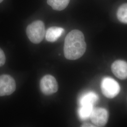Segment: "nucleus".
<instances>
[{
    "label": "nucleus",
    "mask_w": 127,
    "mask_h": 127,
    "mask_svg": "<svg viewBox=\"0 0 127 127\" xmlns=\"http://www.w3.org/2000/svg\"><path fill=\"white\" fill-rule=\"evenodd\" d=\"M93 106V105H81L78 111L79 117L82 120L90 118L91 113L94 109Z\"/></svg>",
    "instance_id": "nucleus-11"
},
{
    "label": "nucleus",
    "mask_w": 127,
    "mask_h": 127,
    "mask_svg": "<svg viewBox=\"0 0 127 127\" xmlns=\"http://www.w3.org/2000/svg\"><path fill=\"white\" fill-rule=\"evenodd\" d=\"M16 84L11 76L3 74L0 76V96L9 95L16 90Z\"/></svg>",
    "instance_id": "nucleus-5"
},
{
    "label": "nucleus",
    "mask_w": 127,
    "mask_h": 127,
    "mask_svg": "<svg viewBox=\"0 0 127 127\" xmlns=\"http://www.w3.org/2000/svg\"><path fill=\"white\" fill-rule=\"evenodd\" d=\"M112 71L115 76L121 80L127 78V63L123 60H116L112 64Z\"/></svg>",
    "instance_id": "nucleus-7"
},
{
    "label": "nucleus",
    "mask_w": 127,
    "mask_h": 127,
    "mask_svg": "<svg viewBox=\"0 0 127 127\" xmlns=\"http://www.w3.org/2000/svg\"><path fill=\"white\" fill-rule=\"evenodd\" d=\"M3 0H0V2H1Z\"/></svg>",
    "instance_id": "nucleus-15"
},
{
    "label": "nucleus",
    "mask_w": 127,
    "mask_h": 127,
    "mask_svg": "<svg viewBox=\"0 0 127 127\" xmlns=\"http://www.w3.org/2000/svg\"><path fill=\"white\" fill-rule=\"evenodd\" d=\"M64 32V29L62 27H50L46 32V39L49 42H55L61 36Z\"/></svg>",
    "instance_id": "nucleus-8"
},
{
    "label": "nucleus",
    "mask_w": 127,
    "mask_h": 127,
    "mask_svg": "<svg viewBox=\"0 0 127 127\" xmlns=\"http://www.w3.org/2000/svg\"><path fill=\"white\" fill-rule=\"evenodd\" d=\"M91 121L95 127H104L108 119V113L103 108H94L90 116Z\"/></svg>",
    "instance_id": "nucleus-6"
},
{
    "label": "nucleus",
    "mask_w": 127,
    "mask_h": 127,
    "mask_svg": "<svg viewBox=\"0 0 127 127\" xmlns=\"http://www.w3.org/2000/svg\"><path fill=\"white\" fill-rule=\"evenodd\" d=\"M70 0H47L48 5L55 10L61 11L65 9Z\"/></svg>",
    "instance_id": "nucleus-10"
},
{
    "label": "nucleus",
    "mask_w": 127,
    "mask_h": 127,
    "mask_svg": "<svg viewBox=\"0 0 127 127\" xmlns=\"http://www.w3.org/2000/svg\"><path fill=\"white\" fill-rule=\"evenodd\" d=\"M101 87L103 95L109 98L115 97L120 91L119 83L110 77H105L103 79L101 82Z\"/></svg>",
    "instance_id": "nucleus-3"
},
{
    "label": "nucleus",
    "mask_w": 127,
    "mask_h": 127,
    "mask_svg": "<svg viewBox=\"0 0 127 127\" xmlns=\"http://www.w3.org/2000/svg\"><path fill=\"white\" fill-rule=\"evenodd\" d=\"M86 43L83 33L78 30L69 32L64 40V52L69 60H76L82 57L86 50Z\"/></svg>",
    "instance_id": "nucleus-1"
},
{
    "label": "nucleus",
    "mask_w": 127,
    "mask_h": 127,
    "mask_svg": "<svg viewBox=\"0 0 127 127\" xmlns=\"http://www.w3.org/2000/svg\"><path fill=\"white\" fill-rule=\"evenodd\" d=\"M27 36L32 42L38 44L43 40L45 34V27L41 20L35 21L27 26L26 30Z\"/></svg>",
    "instance_id": "nucleus-2"
},
{
    "label": "nucleus",
    "mask_w": 127,
    "mask_h": 127,
    "mask_svg": "<svg viewBox=\"0 0 127 127\" xmlns=\"http://www.w3.org/2000/svg\"><path fill=\"white\" fill-rule=\"evenodd\" d=\"M81 127H95L94 124H91L90 123H84L82 124Z\"/></svg>",
    "instance_id": "nucleus-14"
},
{
    "label": "nucleus",
    "mask_w": 127,
    "mask_h": 127,
    "mask_svg": "<svg viewBox=\"0 0 127 127\" xmlns=\"http://www.w3.org/2000/svg\"><path fill=\"white\" fill-rule=\"evenodd\" d=\"M98 100V96L95 92L90 91L82 95L79 98V103L81 105H93L97 102Z\"/></svg>",
    "instance_id": "nucleus-9"
},
{
    "label": "nucleus",
    "mask_w": 127,
    "mask_h": 127,
    "mask_svg": "<svg viewBox=\"0 0 127 127\" xmlns=\"http://www.w3.org/2000/svg\"><path fill=\"white\" fill-rule=\"evenodd\" d=\"M40 86L41 92L46 95H50L58 91V83L55 77L51 75H46L41 80Z\"/></svg>",
    "instance_id": "nucleus-4"
},
{
    "label": "nucleus",
    "mask_w": 127,
    "mask_h": 127,
    "mask_svg": "<svg viewBox=\"0 0 127 127\" xmlns=\"http://www.w3.org/2000/svg\"><path fill=\"white\" fill-rule=\"evenodd\" d=\"M117 17L121 22L127 24V3H123L119 7Z\"/></svg>",
    "instance_id": "nucleus-12"
},
{
    "label": "nucleus",
    "mask_w": 127,
    "mask_h": 127,
    "mask_svg": "<svg viewBox=\"0 0 127 127\" xmlns=\"http://www.w3.org/2000/svg\"><path fill=\"white\" fill-rule=\"evenodd\" d=\"M6 61L5 55L3 51L0 48V67L4 64Z\"/></svg>",
    "instance_id": "nucleus-13"
}]
</instances>
